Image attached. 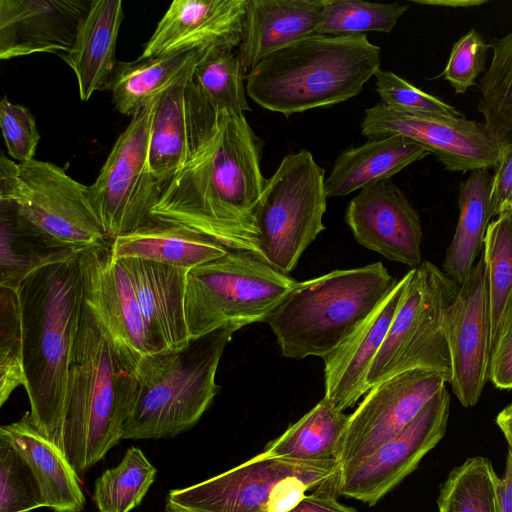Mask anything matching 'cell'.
Wrapping results in <instances>:
<instances>
[{
	"label": "cell",
	"instance_id": "cell-1",
	"mask_svg": "<svg viewBox=\"0 0 512 512\" xmlns=\"http://www.w3.org/2000/svg\"><path fill=\"white\" fill-rule=\"evenodd\" d=\"M263 147L245 114L222 115L189 161L166 183L151 217L259 259L255 211L267 182L261 171Z\"/></svg>",
	"mask_w": 512,
	"mask_h": 512
},
{
	"label": "cell",
	"instance_id": "cell-2",
	"mask_svg": "<svg viewBox=\"0 0 512 512\" xmlns=\"http://www.w3.org/2000/svg\"><path fill=\"white\" fill-rule=\"evenodd\" d=\"M78 255L42 266L17 288L30 414L38 430L59 448L70 362L84 304Z\"/></svg>",
	"mask_w": 512,
	"mask_h": 512
},
{
	"label": "cell",
	"instance_id": "cell-3",
	"mask_svg": "<svg viewBox=\"0 0 512 512\" xmlns=\"http://www.w3.org/2000/svg\"><path fill=\"white\" fill-rule=\"evenodd\" d=\"M137 388L135 373L83 304L60 434V449L79 477L122 440Z\"/></svg>",
	"mask_w": 512,
	"mask_h": 512
},
{
	"label": "cell",
	"instance_id": "cell-4",
	"mask_svg": "<svg viewBox=\"0 0 512 512\" xmlns=\"http://www.w3.org/2000/svg\"><path fill=\"white\" fill-rule=\"evenodd\" d=\"M379 46L366 34H315L261 60L245 75L247 95L288 117L357 96L380 69Z\"/></svg>",
	"mask_w": 512,
	"mask_h": 512
},
{
	"label": "cell",
	"instance_id": "cell-5",
	"mask_svg": "<svg viewBox=\"0 0 512 512\" xmlns=\"http://www.w3.org/2000/svg\"><path fill=\"white\" fill-rule=\"evenodd\" d=\"M398 280L381 262L297 282L267 316L286 358H324L371 314Z\"/></svg>",
	"mask_w": 512,
	"mask_h": 512
},
{
	"label": "cell",
	"instance_id": "cell-6",
	"mask_svg": "<svg viewBox=\"0 0 512 512\" xmlns=\"http://www.w3.org/2000/svg\"><path fill=\"white\" fill-rule=\"evenodd\" d=\"M236 331L221 328L181 350L143 358L135 370L137 394L122 440L170 438L191 429L218 393L217 368Z\"/></svg>",
	"mask_w": 512,
	"mask_h": 512
},
{
	"label": "cell",
	"instance_id": "cell-7",
	"mask_svg": "<svg viewBox=\"0 0 512 512\" xmlns=\"http://www.w3.org/2000/svg\"><path fill=\"white\" fill-rule=\"evenodd\" d=\"M337 459L299 461L260 453L212 478L172 489L165 512H287L308 492L336 485Z\"/></svg>",
	"mask_w": 512,
	"mask_h": 512
},
{
	"label": "cell",
	"instance_id": "cell-8",
	"mask_svg": "<svg viewBox=\"0 0 512 512\" xmlns=\"http://www.w3.org/2000/svg\"><path fill=\"white\" fill-rule=\"evenodd\" d=\"M297 282L256 257L228 251L190 269L185 317L190 340L215 330L265 322Z\"/></svg>",
	"mask_w": 512,
	"mask_h": 512
},
{
	"label": "cell",
	"instance_id": "cell-9",
	"mask_svg": "<svg viewBox=\"0 0 512 512\" xmlns=\"http://www.w3.org/2000/svg\"><path fill=\"white\" fill-rule=\"evenodd\" d=\"M407 274L398 309L369 369L368 391L384 380L417 368L443 372L451 380L444 312L460 285L427 260Z\"/></svg>",
	"mask_w": 512,
	"mask_h": 512
},
{
	"label": "cell",
	"instance_id": "cell-10",
	"mask_svg": "<svg viewBox=\"0 0 512 512\" xmlns=\"http://www.w3.org/2000/svg\"><path fill=\"white\" fill-rule=\"evenodd\" d=\"M1 156L0 201L12 202L31 227L79 253L111 242L92 207L88 186L53 163H16Z\"/></svg>",
	"mask_w": 512,
	"mask_h": 512
},
{
	"label": "cell",
	"instance_id": "cell-11",
	"mask_svg": "<svg viewBox=\"0 0 512 512\" xmlns=\"http://www.w3.org/2000/svg\"><path fill=\"white\" fill-rule=\"evenodd\" d=\"M326 199L324 170L311 152L287 154L267 179L256 207L259 259L289 275L325 230Z\"/></svg>",
	"mask_w": 512,
	"mask_h": 512
},
{
	"label": "cell",
	"instance_id": "cell-12",
	"mask_svg": "<svg viewBox=\"0 0 512 512\" xmlns=\"http://www.w3.org/2000/svg\"><path fill=\"white\" fill-rule=\"evenodd\" d=\"M159 98V97H158ZM157 99L135 114L88 186L92 207L112 241L151 221L164 188L149 168L151 121Z\"/></svg>",
	"mask_w": 512,
	"mask_h": 512
},
{
	"label": "cell",
	"instance_id": "cell-13",
	"mask_svg": "<svg viewBox=\"0 0 512 512\" xmlns=\"http://www.w3.org/2000/svg\"><path fill=\"white\" fill-rule=\"evenodd\" d=\"M361 132L371 139L403 136L422 147L451 172L495 168L509 147L485 122L416 115L380 102L367 108Z\"/></svg>",
	"mask_w": 512,
	"mask_h": 512
},
{
	"label": "cell",
	"instance_id": "cell-14",
	"mask_svg": "<svg viewBox=\"0 0 512 512\" xmlns=\"http://www.w3.org/2000/svg\"><path fill=\"white\" fill-rule=\"evenodd\" d=\"M447 382L450 379L443 372L417 368L372 387L349 415L336 454L340 470L398 435Z\"/></svg>",
	"mask_w": 512,
	"mask_h": 512
},
{
	"label": "cell",
	"instance_id": "cell-15",
	"mask_svg": "<svg viewBox=\"0 0 512 512\" xmlns=\"http://www.w3.org/2000/svg\"><path fill=\"white\" fill-rule=\"evenodd\" d=\"M450 410L447 387L441 389L398 435L370 455L340 470L337 494L375 505L444 437Z\"/></svg>",
	"mask_w": 512,
	"mask_h": 512
},
{
	"label": "cell",
	"instance_id": "cell-16",
	"mask_svg": "<svg viewBox=\"0 0 512 512\" xmlns=\"http://www.w3.org/2000/svg\"><path fill=\"white\" fill-rule=\"evenodd\" d=\"M83 302L122 361L135 373L150 355L146 331L131 280L112 257L110 243L78 255Z\"/></svg>",
	"mask_w": 512,
	"mask_h": 512
},
{
	"label": "cell",
	"instance_id": "cell-17",
	"mask_svg": "<svg viewBox=\"0 0 512 512\" xmlns=\"http://www.w3.org/2000/svg\"><path fill=\"white\" fill-rule=\"evenodd\" d=\"M453 393L464 407L477 404L489 380L491 314L481 256L444 312Z\"/></svg>",
	"mask_w": 512,
	"mask_h": 512
},
{
	"label": "cell",
	"instance_id": "cell-18",
	"mask_svg": "<svg viewBox=\"0 0 512 512\" xmlns=\"http://www.w3.org/2000/svg\"><path fill=\"white\" fill-rule=\"evenodd\" d=\"M345 220L363 247L411 269L423 262L420 217L391 179L361 189L349 202Z\"/></svg>",
	"mask_w": 512,
	"mask_h": 512
},
{
	"label": "cell",
	"instance_id": "cell-19",
	"mask_svg": "<svg viewBox=\"0 0 512 512\" xmlns=\"http://www.w3.org/2000/svg\"><path fill=\"white\" fill-rule=\"evenodd\" d=\"M192 76L163 93L154 109L148 163L164 185L189 161L221 117L193 85Z\"/></svg>",
	"mask_w": 512,
	"mask_h": 512
},
{
	"label": "cell",
	"instance_id": "cell-20",
	"mask_svg": "<svg viewBox=\"0 0 512 512\" xmlns=\"http://www.w3.org/2000/svg\"><path fill=\"white\" fill-rule=\"evenodd\" d=\"M248 0H175L138 59L214 48L241 42Z\"/></svg>",
	"mask_w": 512,
	"mask_h": 512
},
{
	"label": "cell",
	"instance_id": "cell-21",
	"mask_svg": "<svg viewBox=\"0 0 512 512\" xmlns=\"http://www.w3.org/2000/svg\"><path fill=\"white\" fill-rule=\"evenodd\" d=\"M92 1L0 0V58L68 53Z\"/></svg>",
	"mask_w": 512,
	"mask_h": 512
},
{
	"label": "cell",
	"instance_id": "cell-22",
	"mask_svg": "<svg viewBox=\"0 0 512 512\" xmlns=\"http://www.w3.org/2000/svg\"><path fill=\"white\" fill-rule=\"evenodd\" d=\"M117 261L131 280L151 354L188 346L190 337L185 317L188 270L138 258Z\"/></svg>",
	"mask_w": 512,
	"mask_h": 512
},
{
	"label": "cell",
	"instance_id": "cell-23",
	"mask_svg": "<svg viewBox=\"0 0 512 512\" xmlns=\"http://www.w3.org/2000/svg\"><path fill=\"white\" fill-rule=\"evenodd\" d=\"M408 274L397 281L392 290L365 321L324 361V397L337 409L352 407L368 392L366 379L393 321L401 301Z\"/></svg>",
	"mask_w": 512,
	"mask_h": 512
},
{
	"label": "cell",
	"instance_id": "cell-24",
	"mask_svg": "<svg viewBox=\"0 0 512 512\" xmlns=\"http://www.w3.org/2000/svg\"><path fill=\"white\" fill-rule=\"evenodd\" d=\"M322 0H248L238 56L245 75L270 54L315 35Z\"/></svg>",
	"mask_w": 512,
	"mask_h": 512
},
{
	"label": "cell",
	"instance_id": "cell-25",
	"mask_svg": "<svg viewBox=\"0 0 512 512\" xmlns=\"http://www.w3.org/2000/svg\"><path fill=\"white\" fill-rule=\"evenodd\" d=\"M0 438L19 453L38 486L43 507L53 512H82L85 497L79 475L62 450L36 427L30 411L1 426Z\"/></svg>",
	"mask_w": 512,
	"mask_h": 512
},
{
	"label": "cell",
	"instance_id": "cell-26",
	"mask_svg": "<svg viewBox=\"0 0 512 512\" xmlns=\"http://www.w3.org/2000/svg\"><path fill=\"white\" fill-rule=\"evenodd\" d=\"M123 16L121 0H93L74 46L60 57L74 71L82 101L110 88L118 64L116 40Z\"/></svg>",
	"mask_w": 512,
	"mask_h": 512
},
{
	"label": "cell",
	"instance_id": "cell-27",
	"mask_svg": "<svg viewBox=\"0 0 512 512\" xmlns=\"http://www.w3.org/2000/svg\"><path fill=\"white\" fill-rule=\"evenodd\" d=\"M115 260L138 258L185 270L222 257L228 250L214 239L187 227L152 219L110 242Z\"/></svg>",
	"mask_w": 512,
	"mask_h": 512
},
{
	"label": "cell",
	"instance_id": "cell-28",
	"mask_svg": "<svg viewBox=\"0 0 512 512\" xmlns=\"http://www.w3.org/2000/svg\"><path fill=\"white\" fill-rule=\"evenodd\" d=\"M430 154L403 136L371 139L344 150L325 178L327 197L345 196L378 181L390 179L402 169Z\"/></svg>",
	"mask_w": 512,
	"mask_h": 512
},
{
	"label": "cell",
	"instance_id": "cell-29",
	"mask_svg": "<svg viewBox=\"0 0 512 512\" xmlns=\"http://www.w3.org/2000/svg\"><path fill=\"white\" fill-rule=\"evenodd\" d=\"M202 53L188 51L134 62L118 61L109 88L115 108L133 117L167 90L190 78Z\"/></svg>",
	"mask_w": 512,
	"mask_h": 512
},
{
	"label": "cell",
	"instance_id": "cell-30",
	"mask_svg": "<svg viewBox=\"0 0 512 512\" xmlns=\"http://www.w3.org/2000/svg\"><path fill=\"white\" fill-rule=\"evenodd\" d=\"M492 175L488 170H474L459 186V218L442 271L461 285L479 255L490 219L494 216L491 202Z\"/></svg>",
	"mask_w": 512,
	"mask_h": 512
},
{
	"label": "cell",
	"instance_id": "cell-31",
	"mask_svg": "<svg viewBox=\"0 0 512 512\" xmlns=\"http://www.w3.org/2000/svg\"><path fill=\"white\" fill-rule=\"evenodd\" d=\"M0 207V286L17 289L26 277L42 266L79 254L31 227L12 202L0 201Z\"/></svg>",
	"mask_w": 512,
	"mask_h": 512
},
{
	"label": "cell",
	"instance_id": "cell-32",
	"mask_svg": "<svg viewBox=\"0 0 512 512\" xmlns=\"http://www.w3.org/2000/svg\"><path fill=\"white\" fill-rule=\"evenodd\" d=\"M349 415L325 397L278 438L268 443L263 454L299 461L336 459Z\"/></svg>",
	"mask_w": 512,
	"mask_h": 512
},
{
	"label": "cell",
	"instance_id": "cell-33",
	"mask_svg": "<svg viewBox=\"0 0 512 512\" xmlns=\"http://www.w3.org/2000/svg\"><path fill=\"white\" fill-rule=\"evenodd\" d=\"M227 47L203 52L193 71L192 83L218 115L251 111L245 73L239 56Z\"/></svg>",
	"mask_w": 512,
	"mask_h": 512
},
{
	"label": "cell",
	"instance_id": "cell-34",
	"mask_svg": "<svg viewBox=\"0 0 512 512\" xmlns=\"http://www.w3.org/2000/svg\"><path fill=\"white\" fill-rule=\"evenodd\" d=\"M157 469L144 452L130 447L119 464L95 481L93 501L99 512H131L154 483Z\"/></svg>",
	"mask_w": 512,
	"mask_h": 512
},
{
	"label": "cell",
	"instance_id": "cell-35",
	"mask_svg": "<svg viewBox=\"0 0 512 512\" xmlns=\"http://www.w3.org/2000/svg\"><path fill=\"white\" fill-rule=\"evenodd\" d=\"M492 57L478 83L484 122L512 146V31L489 42Z\"/></svg>",
	"mask_w": 512,
	"mask_h": 512
},
{
	"label": "cell",
	"instance_id": "cell-36",
	"mask_svg": "<svg viewBox=\"0 0 512 512\" xmlns=\"http://www.w3.org/2000/svg\"><path fill=\"white\" fill-rule=\"evenodd\" d=\"M498 482L491 461L483 456L468 458L453 468L442 484L439 512H499Z\"/></svg>",
	"mask_w": 512,
	"mask_h": 512
},
{
	"label": "cell",
	"instance_id": "cell-37",
	"mask_svg": "<svg viewBox=\"0 0 512 512\" xmlns=\"http://www.w3.org/2000/svg\"><path fill=\"white\" fill-rule=\"evenodd\" d=\"M484 261L490 299L491 355L512 295V210L489 223L484 238Z\"/></svg>",
	"mask_w": 512,
	"mask_h": 512
},
{
	"label": "cell",
	"instance_id": "cell-38",
	"mask_svg": "<svg viewBox=\"0 0 512 512\" xmlns=\"http://www.w3.org/2000/svg\"><path fill=\"white\" fill-rule=\"evenodd\" d=\"M408 5L374 3L361 0H322V12L316 34L360 35L368 31L389 33Z\"/></svg>",
	"mask_w": 512,
	"mask_h": 512
},
{
	"label": "cell",
	"instance_id": "cell-39",
	"mask_svg": "<svg viewBox=\"0 0 512 512\" xmlns=\"http://www.w3.org/2000/svg\"><path fill=\"white\" fill-rule=\"evenodd\" d=\"M0 406L25 385L23 339L18 291L0 286Z\"/></svg>",
	"mask_w": 512,
	"mask_h": 512
},
{
	"label": "cell",
	"instance_id": "cell-40",
	"mask_svg": "<svg viewBox=\"0 0 512 512\" xmlns=\"http://www.w3.org/2000/svg\"><path fill=\"white\" fill-rule=\"evenodd\" d=\"M43 507L36 481L13 446L0 438V512H32Z\"/></svg>",
	"mask_w": 512,
	"mask_h": 512
},
{
	"label": "cell",
	"instance_id": "cell-41",
	"mask_svg": "<svg viewBox=\"0 0 512 512\" xmlns=\"http://www.w3.org/2000/svg\"><path fill=\"white\" fill-rule=\"evenodd\" d=\"M375 85L381 102L410 114L457 118L464 116L441 99L410 84L391 71L379 69Z\"/></svg>",
	"mask_w": 512,
	"mask_h": 512
},
{
	"label": "cell",
	"instance_id": "cell-42",
	"mask_svg": "<svg viewBox=\"0 0 512 512\" xmlns=\"http://www.w3.org/2000/svg\"><path fill=\"white\" fill-rule=\"evenodd\" d=\"M489 49L482 35L475 28L470 29L454 43L446 66L437 77L448 81L456 94H465L485 71Z\"/></svg>",
	"mask_w": 512,
	"mask_h": 512
},
{
	"label": "cell",
	"instance_id": "cell-43",
	"mask_svg": "<svg viewBox=\"0 0 512 512\" xmlns=\"http://www.w3.org/2000/svg\"><path fill=\"white\" fill-rule=\"evenodd\" d=\"M0 126L8 154L19 163L34 159L40 140L34 116L22 105L3 97L0 101Z\"/></svg>",
	"mask_w": 512,
	"mask_h": 512
},
{
	"label": "cell",
	"instance_id": "cell-44",
	"mask_svg": "<svg viewBox=\"0 0 512 512\" xmlns=\"http://www.w3.org/2000/svg\"><path fill=\"white\" fill-rule=\"evenodd\" d=\"M489 380L498 389L512 390V295L492 351Z\"/></svg>",
	"mask_w": 512,
	"mask_h": 512
},
{
	"label": "cell",
	"instance_id": "cell-45",
	"mask_svg": "<svg viewBox=\"0 0 512 512\" xmlns=\"http://www.w3.org/2000/svg\"><path fill=\"white\" fill-rule=\"evenodd\" d=\"M492 177L491 202L495 216L504 210H512V146L504 152Z\"/></svg>",
	"mask_w": 512,
	"mask_h": 512
},
{
	"label": "cell",
	"instance_id": "cell-46",
	"mask_svg": "<svg viewBox=\"0 0 512 512\" xmlns=\"http://www.w3.org/2000/svg\"><path fill=\"white\" fill-rule=\"evenodd\" d=\"M336 495L335 484L323 486L306 494L287 512H356L353 508L341 504Z\"/></svg>",
	"mask_w": 512,
	"mask_h": 512
},
{
	"label": "cell",
	"instance_id": "cell-47",
	"mask_svg": "<svg viewBox=\"0 0 512 512\" xmlns=\"http://www.w3.org/2000/svg\"><path fill=\"white\" fill-rule=\"evenodd\" d=\"M499 512H512V450L508 448L504 473L498 482Z\"/></svg>",
	"mask_w": 512,
	"mask_h": 512
},
{
	"label": "cell",
	"instance_id": "cell-48",
	"mask_svg": "<svg viewBox=\"0 0 512 512\" xmlns=\"http://www.w3.org/2000/svg\"><path fill=\"white\" fill-rule=\"evenodd\" d=\"M496 424L503 433L508 448L512 450V402L499 412Z\"/></svg>",
	"mask_w": 512,
	"mask_h": 512
},
{
	"label": "cell",
	"instance_id": "cell-49",
	"mask_svg": "<svg viewBox=\"0 0 512 512\" xmlns=\"http://www.w3.org/2000/svg\"><path fill=\"white\" fill-rule=\"evenodd\" d=\"M415 2H417L419 4H435V5H440V4L446 5L447 4V5H456V6L457 5H479V4L484 3L482 1H480V2H456V3H452V2L451 3L450 2L449 3L448 2H435V1H433V2L432 1H415Z\"/></svg>",
	"mask_w": 512,
	"mask_h": 512
}]
</instances>
